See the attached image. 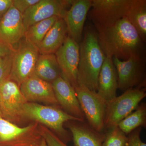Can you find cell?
<instances>
[{
    "mask_svg": "<svg viewBox=\"0 0 146 146\" xmlns=\"http://www.w3.org/2000/svg\"><path fill=\"white\" fill-rule=\"evenodd\" d=\"M100 46L106 56L127 60L141 54L142 40L138 32L125 18L111 26L97 29Z\"/></svg>",
    "mask_w": 146,
    "mask_h": 146,
    "instance_id": "cell-1",
    "label": "cell"
},
{
    "mask_svg": "<svg viewBox=\"0 0 146 146\" xmlns=\"http://www.w3.org/2000/svg\"><path fill=\"white\" fill-rule=\"evenodd\" d=\"M105 58L96 32L88 29L79 44L78 84L97 92L100 72Z\"/></svg>",
    "mask_w": 146,
    "mask_h": 146,
    "instance_id": "cell-2",
    "label": "cell"
},
{
    "mask_svg": "<svg viewBox=\"0 0 146 146\" xmlns=\"http://www.w3.org/2000/svg\"><path fill=\"white\" fill-rule=\"evenodd\" d=\"M23 116V119L34 120L50 128L66 144L71 138L63 127L64 123L70 121H84L57 108L33 102H27L24 105Z\"/></svg>",
    "mask_w": 146,
    "mask_h": 146,
    "instance_id": "cell-3",
    "label": "cell"
},
{
    "mask_svg": "<svg viewBox=\"0 0 146 146\" xmlns=\"http://www.w3.org/2000/svg\"><path fill=\"white\" fill-rule=\"evenodd\" d=\"M145 91L141 86L129 89L107 103L104 127L110 128L117 125L133 112L145 98Z\"/></svg>",
    "mask_w": 146,
    "mask_h": 146,
    "instance_id": "cell-4",
    "label": "cell"
},
{
    "mask_svg": "<svg viewBox=\"0 0 146 146\" xmlns=\"http://www.w3.org/2000/svg\"><path fill=\"white\" fill-rule=\"evenodd\" d=\"M131 0H92L89 16L96 29L114 25L126 14Z\"/></svg>",
    "mask_w": 146,
    "mask_h": 146,
    "instance_id": "cell-5",
    "label": "cell"
},
{
    "mask_svg": "<svg viewBox=\"0 0 146 146\" xmlns=\"http://www.w3.org/2000/svg\"><path fill=\"white\" fill-rule=\"evenodd\" d=\"M77 98L88 124L98 132L104 128L107 103L85 86L78 84L74 88Z\"/></svg>",
    "mask_w": 146,
    "mask_h": 146,
    "instance_id": "cell-6",
    "label": "cell"
},
{
    "mask_svg": "<svg viewBox=\"0 0 146 146\" xmlns=\"http://www.w3.org/2000/svg\"><path fill=\"white\" fill-rule=\"evenodd\" d=\"M39 55L38 48L25 40L20 42L13 52L9 80L14 81L20 86L26 80L34 74Z\"/></svg>",
    "mask_w": 146,
    "mask_h": 146,
    "instance_id": "cell-7",
    "label": "cell"
},
{
    "mask_svg": "<svg viewBox=\"0 0 146 146\" xmlns=\"http://www.w3.org/2000/svg\"><path fill=\"white\" fill-rule=\"evenodd\" d=\"M27 102L14 81L8 80L0 84V110L4 119L13 123L20 121Z\"/></svg>",
    "mask_w": 146,
    "mask_h": 146,
    "instance_id": "cell-8",
    "label": "cell"
},
{
    "mask_svg": "<svg viewBox=\"0 0 146 146\" xmlns=\"http://www.w3.org/2000/svg\"><path fill=\"white\" fill-rule=\"evenodd\" d=\"M36 126L32 123L19 127L0 116V146H40L42 139L39 133H31Z\"/></svg>",
    "mask_w": 146,
    "mask_h": 146,
    "instance_id": "cell-9",
    "label": "cell"
},
{
    "mask_svg": "<svg viewBox=\"0 0 146 146\" xmlns=\"http://www.w3.org/2000/svg\"><path fill=\"white\" fill-rule=\"evenodd\" d=\"M73 1L39 0L23 14L25 31L30 27L53 16L63 18Z\"/></svg>",
    "mask_w": 146,
    "mask_h": 146,
    "instance_id": "cell-10",
    "label": "cell"
},
{
    "mask_svg": "<svg viewBox=\"0 0 146 146\" xmlns=\"http://www.w3.org/2000/svg\"><path fill=\"white\" fill-rule=\"evenodd\" d=\"M112 61L117 75L118 89L125 92L135 86H142L145 72L141 54L131 56L125 60L114 56Z\"/></svg>",
    "mask_w": 146,
    "mask_h": 146,
    "instance_id": "cell-11",
    "label": "cell"
},
{
    "mask_svg": "<svg viewBox=\"0 0 146 146\" xmlns=\"http://www.w3.org/2000/svg\"><path fill=\"white\" fill-rule=\"evenodd\" d=\"M62 76L74 88L78 85L79 44L69 36L54 54Z\"/></svg>",
    "mask_w": 146,
    "mask_h": 146,
    "instance_id": "cell-12",
    "label": "cell"
},
{
    "mask_svg": "<svg viewBox=\"0 0 146 146\" xmlns=\"http://www.w3.org/2000/svg\"><path fill=\"white\" fill-rule=\"evenodd\" d=\"M25 32L23 15L12 5L0 21V42L15 50Z\"/></svg>",
    "mask_w": 146,
    "mask_h": 146,
    "instance_id": "cell-13",
    "label": "cell"
},
{
    "mask_svg": "<svg viewBox=\"0 0 146 146\" xmlns=\"http://www.w3.org/2000/svg\"><path fill=\"white\" fill-rule=\"evenodd\" d=\"M92 1V0L73 1L63 18L67 27L68 36L78 44L82 40L84 26L91 8Z\"/></svg>",
    "mask_w": 146,
    "mask_h": 146,
    "instance_id": "cell-14",
    "label": "cell"
},
{
    "mask_svg": "<svg viewBox=\"0 0 146 146\" xmlns=\"http://www.w3.org/2000/svg\"><path fill=\"white\" fill-rule=\"evenodd\" d=\"M19 87L21 93L28 102L58 104L52 84L42 80L34 74L24 81Z\"/></svg>",
    "mask_w": 146,
    "mask_h": 146,
    "instance_id": "cell-15",
    "label": "cell"
},
{
    "mask_svg": "<svg viewBox=\"0 0 146 146\" xmlns=\"http://www.w3.org/2000/svg\"><path fill=\"white\" fill-rule=\"evenodd\" d=\"M52 84L58 104L68 114L84 121L85 116L76 96L74 88L70 82L61 76Z\"/></svg>",
    "mask_w": 146,
    "mask_h": 146,
    "instance_id": "cell-16",
    "label": "cell"
},
{
    "mask_svg": "<svg viewBox=\"0 0 146 146\" xmlns=\"http://www.w3.org/2000/svg\"><path fill=\"white\" fill-rule=\"evenodd\" d=\"M118 89L117 75L112 58L106 56L100 72L97 93L107 103L117 97Z\"/></svg>",
    "mask_w": 146,
    "mask_h": 146,
    "instance_id": "cell-17",
    "label": "cell"
},
{
    "mask_svg": "<svg viewBox=\"0 0 146 146\" xmlns=\"http://www.w3.org/2000/svg\"><path fill=\"white\" fill-rule=\"evenodd\" d=\"M75 122L68 125L75 146H102L104 133L95 130L84 121Z\"/></svg>",
    "mask_w": 146,
    "mask_h": 146,
    "instance_id": "cell-18",
    "label": "cell"
},
{
    "mask_svg": "<svg viewBox=\"0 0 146 146\" xmlns=\"http://www.w3.org/2000/svg\"><path fill=\"white\" fill-rule=\"evenodd\" d=\"M67 27L63 18L55 22L39 45V54H55L63 44L67 38Z\"/></svg>",
    "mask_w": 146,
    "mask_h": 146,
    "instance_id": "cell-19",
    "label": "cell"
},
{
    "mask_svg": "<svg viewBox=\"0 0 146 146\" xmlns=\"http://www.w3.org/2000/svg\"><path fill=\"white\" fill-rule=\"evenodd\" d=\"M34 75L51 83L62 76L54 54H39L35 65Z\"/></svg>",
    "mask_w": 146,
    "mask_h": 146,
    "instance_id": "cell-20",
    "label": "cell"
},
{
    "mask_svg": "<svg viewBox=\"0 0 146 146\" xmlns=\"http://www.w3.org/2000/svg\"><path fill=\"white\" fill-rule=\"evenodd\" d=\"M125 18L138 32L142 41L146 37V1L131 0Z\"/></svg>",
    "mask_w": 146,
    "mask_h": 146,
    "instance_id": "cell-21",
    "label": "cell"
},
{
    "mask_svg": "<svg viewBox=\"0 0 146 146\" xmlns=\"http://www.w3.org/2000/svg\"><path fill=\"white\" fill-rule=\"evenodd\" d=\"M59 18L53 16L30 27L25 32V41L38 48L46 35Z\"/></svg>",
    "mask_w": 146,
    "mask_h": 146,
    "instance_id": "cell-22",
    "label": "cell"
},
{
    "mask_svg": "<svg viewBox=\"0 0 146 146\" xmlns=\"http://www.w3.org/2000/svg\"><path fill=\"white\" fill-rule=\"evenodd\" d=\"M146 105L145 103L139 104L138 107L130 115L118 124L119 128L126 135L139 127H145Z\"/></svg>",
    "mask_w": 146,
    "mask_h": 146,
    "instance_id": "cell-23",
    "label": "cell"
},
{
    "mask_svg": "<svg viewBox=\"0 0 146 146\" xmlns=\"http://www.w3.org/2000/svg\"><path fill=\"white\" fill-rule=\"evenodd\" d=\"M105 134L102 146H125L127 141V136L117 125L110 128Z\"/></svg>",
    "mask_w": 146,
    "mask_h": 146,
    "instance_id": "cell-24",
    "label": "cell"
},
{
    "mask_svg": "<svg viewBox=\"0 0 146 146\" xmlns=\"http://www.w3.org/2000/svg\"><path fill=\"white\" fill-rule=\"evenodd\" d=\"M39 128V133L45 139L48 146H68L55 133L45 126L40 125Z\"/></svg>",
    "mask_w": 146,
    "mask_h": 146,
    "instance_id": "cell-25",
    "label": "cell"
},
{
    "mask_svg": "<svg viewBox=\"0 0 146 146\" xmlns=\"http://www.w3.org/2000/svg\"><path fill=\"white\" fill-rule=\"evenodd\" d=\"M13 55V52L6 56L0 57V84L9 80L12 68Z\"/></svg>",
    "mask_w": 146,
    "mask_h": 146,
    "instance_id": "cell-26",
    "label": "cell"
},
{
    "mask_svg": "<svg viewBox=\"0 0 146 146\" xmlns=\"http://www.w3.org/2000/svg\"><path fill=\"white\" fill-rule=\"evenodd\" d=\"M141 131V127H139L129 133L125 146H146L145 143L142 141L140 137Z\"/></svg>",
    "mask_w": 146,
    "mask_h": 146,
    "instance_id": "cell-27",
    "label": "cell"
},
{
    "mask_svg": "<svg viewBox=\"0 0 146 146\" xmlns=\"http://www.w3.org/2000/svg\"><path fill=\"white\" fill-rule=\"evenodd\" d=\"M39 1V0H13L12 6L23 15L28 9Z\"/></svg>",
    "mask_w": 146,
    "mask_h": 146,
    "instance_id": "cell-28",
    "label": "cell"
},
{
    "mask_svg": "<svg viewBox=\"0 0 146 146\" xmlns=\"http://www.w3.org/2000/svg\"><path fill=\"white\" fill-rule=\"evenodd\" d=\"M13 0H0V16L2 17L11 7Z\"/></svg>",
    "mask_w": 146,
    "mask_h": 146,
    "instance_id": "cell-29",
    "label": "cell"
},
{
    "mask_svg": "<svg viewBox=\"0 0 146 146\" xmlns=\"http://www.w3.org/2000/svg\"><path fill=\"white\" fill-rule=\"evenodd\" d=\"M14 51V50L11 49L6 45L0 42V57L10 54L13 52Z\"/></svg>",
    "mask_w": 146,
    "mask_h": 146,
    "instance_id": "cell-30",
    "label": "cell"
},
{
    "mask_svg": "<svg viewBox=\"0 0 146 146\" xmlns=\"http://www.w3.org/2000/svg\"><path fill=\"white\" fill-rule=\"evenodd\" d=\"M40 146H48V145L45 141V139L42 138V141H41V145Z\"/></svg>",
    "mask_w": 146,
    "mask_h": 146,
    "instance_id": "cell-31",
    "label": "cell"
},
{
    "mask_svg": "<svg viewBox=\"0 0 146 146\" xmlns=\"http://www.w3.org/2000/svg\"><path fill=\"white\" fill-rule=\"evenodd\" d=\"M0 116H1V110H0Z\"/></svg>",
    "mask_w": 146,
    "mask_h": 146,
    "instance_id": "cell-32",
    "label": "cell"
},
{
    "mask_svg": "<svg viewBox=\"0 0 146 146\" xmlns=\"http://www.w3.org/2000/svg\"><path fill=\"white\" fill-rule=\"evenodd\" d=\"M2 17H1V16H0V21H1V18Z\"/></svg>",
    "mask_w": 146,
    "mask_h": 146,
    "instance_id": "cell-33",
    "label": "cell"
}]
</instances>
